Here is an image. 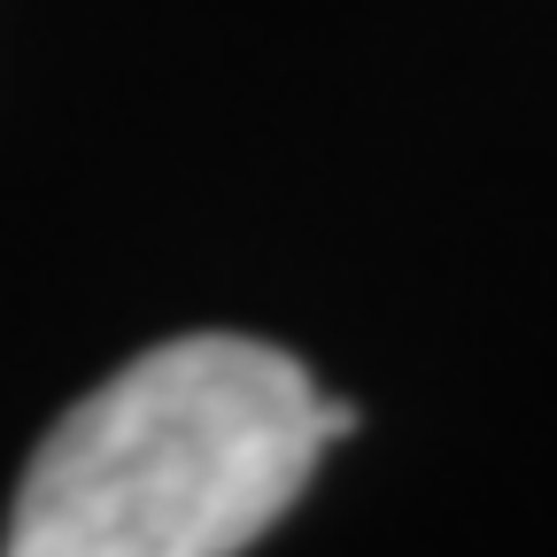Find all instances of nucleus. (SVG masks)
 Returning <instances> with one entry per match:
<instances>
[{
    "mask_svg": "<svg viewBox=\"0 0 557 557\" xmlns=\"http://www.w3.org/2000/svg\"><path fill=\"white\" fill-rule=\"evenodd\" d=\"M357 410L248 333H178L54 418L0 557H240Z\"/></svg>",
    "mask_w": 557,
    "mask_h": 557,
    "instance_id": "obj_1",
    "label": "nucleus"
}]
</instances>
